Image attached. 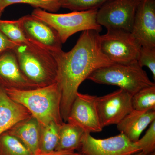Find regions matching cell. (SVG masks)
<instances>
[{
	"instance_id": "9",
	"label": "cell",
	"mask_w": 155,
	"mask_h": 155,
	"mask_svg": "<svg viewBox=\"0 0 155 155\" xmlns=\"http://www.w3.org/2000/svg\"><path fill=\"white\" fill-rule=\"evenodd\" d=\"M132 96L122 89L97 97V107L103 127L117 125L133 110Z\"/></svg>"
},
{
	"instance_id": "4",
	"label": "cell",
	"mask_w": 155,
	"mask_h": 155,
	"mask_svg": "<svg viewBox=\"0 0 155 155\" xmlns=\"http://www.w3.org/2000/svg\"><path fill=\"white\" fill-rule=\"evenodd\" d=\"M87 79L100 84L119 87L132 96L145 87L155 84L137 62L101 67L92 72Z\"/></svg>"
},
{
	"instance_id": "19",
	"label": "cell",
	"mask_w": 155,
	"mask_h": 155,
	"mask_svg": "<svg viewBox=\"0 0 155 155\" xmlns=\"http://www.w3.org/2000/svg\"><path fill=\"white\" fill-rule=\"evenodd\" d=\"M0 30L11 41L17 45H29L33 42L25 34L19 19L8 20L0 19Z\"/></svg>"
},
{
	"instance_id": "8",
	"label": "cell",
	"mask_w": 155,
	"mask_h": 155,
	"mask_svg": "<svg viewBox=\"0 0 155 155\" xmlns=\"http://www.w3.org/2000/svg\"><path fill=\"white\" fill-rule=\"evenodd\" d=\"M90 134L85 132L83 136L79 149L81 155H132L140 151L122 133L104 139Z\"/></svg>"
},
{
	"instance_id": "14",
	"label": "cell",
	"mask_w": 155,
	"mask_h": 155,
	"mask_svg": "<svg viewBox=\"0 0 155 155\" xmlns=\"http://www.w3.org/2000/svg\"><path fill=\"white\" fill-rule=\"evenodd\" d=\"M155 120V110L142 111L133 110L117 124L120 133L135 143L143 131Z\"/></svg>"
},
{
	"instance_id": "29",
	"label": "cell",
	"mask_w": 155,
	"mask_h": 155,
	"mask_svg": "<svg viewBox=\"0 0 155 155\" xmlns=\"http://www.w3.org/2000/svg\"><path fill=\"white\" fill-rule=\"evenodd\" d=\"M2 13L0 11V19H1V16H2Z\"/></svg>"
},
{
	"instance_id": "5",
	"label": "cell",
	"mask_w": 155,
	"mask_h": 155,
	"mask_svg": "<svg viewBox=\"0 0 155 155\" xmlns=\"http://www.w3.org/2000/svg\"><path fill=\"white\" fill-rule=\"evenodd\" d=\"M97 10L55 14L35 8L31 15L51 26L58 32L62 43L64 44L70 36L79 31L94 30L101 32L102 28L97 22Z\"/></svg>"
},
{
	"instance_id": "22",
	"label": "cell",
	"mask_w": 155,
	"mask_h": 155,
	"mask_svg": "<svg viewBox=\"0 0 155 155\" xmlns=\"http://www.w3.org/2000/svg\"><path fill=\"white\" fill-rule=\"evenodd\" d=\"M17 4H27L51 13L57 12L61 8L59 0H0V11L2 13L7 7Z\"/></svg>"
},
{
	"instance_id": "17",
	"label": "cell",
	"mask_w": 155,
	"mask_h": 155,
	"mask_svg": "<svg viewBox=\"0 0 155 155\" xmlns=\"http://www.w3.org/2000/svg\"><path fill=\"white\" fill-rule=\"evenodd\" d=\"M85 132L77 125L64 122L60 127L55 150L75 151L79 149Z\"/></svg>"
},
{
	"instance_id": "13",
	"label": "cell",
	"mask_w": 155,
	"mask_h": 155,
	"mask_svg": "<svg viewBox=\"0 0 155 155\" xmlns=\"http://www.w3.org/2000/svg\"><path fill=\"white\" fill-rule=\"evenodd\" d=\"M0 87L5 89L29 90L38 88L22 73L13 50L0 55Z\"/></svg>"
},
{
	"instance_id": "11",
	"label": "cell",
	"mask_w": 155,
	"mask_h": 155,
	"mask_svg": "<svg viewBox=\"0 0 155 155\" xmlns=\"http://www.w3.org/2000/svg\"><path fill=\"white\" fill-rule=\"evenodd\" d=\"M19 19L22 29L31 41L52 53L62 50L63 43L59 35L47 23L31 15H25Z\"/></svg>"
},
{
	"instance_id": "7",
	"label": "cell",
	"mask_w": 155,
	"mask_h": 155,
	"mask_svg": "<svg viewBox=\"0 0 155 155\" xmlns=\"http://www.w3.org/2000/svg\"><path fill=\"white\" fill-rule=\"evenodd\" d=\"M141 0H110L98 9L97 20L107 30L131 32L137 7Z\"/></svg>"
},
{
	"instance_id": "15",
	"label": "cell",
	"mask_w": 155,
	"mask_h": 155,
	"mask_svg": "<svg viewBox=\"0 0 155 155\" xmlns=\"http://www.w3.org/2000/svg\"><path fill=\"white\" fill-rule=\"evenodd\" d=\"M31 116L26 108L11 99L0 87V135Z\"/></svg>"
},
{
	"instance_id": "23",
	"label": "cell",
	"mask_w": 155,
	"mask_h": 155,
	"mask_svg": "<svg viewBox=\"0 0 155 155\" xmlns=\"http://www.w3.org/2000/svg\"><path fill=\"white\" fill-rule=\"evenodd\" d=\"M110 0H59L61 8L72 11H81L98 9Z\"/></svg>"
},
{
	"instance_id": "16",
	"label": "cell",
	"mask_w": 155,
	"mask_h": 155,
	"mask_svg": "<svg viewBox=\"0 0 155 155\" xmlns=\"http://www.w3.org/2000/svg\"><path fill=\"white\" fill-rule=\"evenodd\" d=\"M7 131L18 139L32 154L39 151L41 125L32 116L18 122Z\"/></svg>"
},
{
	"instance_id": "28",
	"label": "cell",
	"mask_w": 155,
	"mask_h": 155,
	"mask_svg": "<svg viewBox=\"0 0 155 155\" xmlns=\"http://www.w3.org/2000/svg\"><path fill=\"white\" fill-rule=\"evenodd\" d=\"M132 155H146L142 151H139L138 152L135 153L133 154Z\"/></svg>"
},
{
	"instance_id": "26",
	"label": "cell",
	"mask_w": 155,
	"mask_h": 155,
	"mask_svg": "<svg viewBox=\"0 0 155 155\" xmlns=\"http://www.w3.org/2000/svg\"><path fill=\"white\" fill-rule=\"evenodd\" d=\"M17 45L11 41L0 30V55L7 51L13 50Z\"/></svg>"
},
{
	"instance_id": "10",
	"label": "cell",
	"mask_w": 155,
	"mask_h": 155,
	"mask_svg": "<svg viewBox=\"0 0 155 155\" xmlns=\"http://www.w3.org/2000/svg\"><path fill=\"white\" fill-rule=\"evenodd\" d=\"M96 96L78 92L72 107L67 122L81 127L85 132H99L102 125L98 113Z\"/></svg>"
},
{
	"instance_id": "18",
	"label": "cell",
	"mask_w": 155,
	"mask_h": 155,
	"mask_svg": "<svg viewBox=\"0 0 155 155\" xmlns=\"http://www.w3.org/2000/svg\"><path fill=\"white\" fill-rule=\"evenodd\" d=\"M61 125L52 122L45 125H41L40 152L48 153L55 150Z\"/></svg>"
},
{
	"instance_id": "1",
	"label": "cell",
	"mask_w": 155,
	"mask_h": 155,
	"mask_svg": "<svg viewBox=\"0 0 155 155\" xmlns=\"http://www.w3.org/2000/svg\"><path fill=\"white\" fill-rule=\"evenodd\" d=\"M100 32L84 31L70 51L52 53L58 65L57 83L61 92V113L64 122H67L80 84L95 70L114 64L101 51Z\"/></svg>"
},
{
	"instance_id": "20",
	"label": "cell",
	"mask_w": 155,
	"mask_h": 155,
	"mask_svg": "<svg viewBox=\"0 0 155 155\" xmlns=\"http://www.w3.org/2000/svg\"><path fill=\"white\" fill-rule=\"evenodd\" d=\"M18 139L5 131L0 135V155H32Z\"/></svg>"
},
{
	"instance_id": "2",
	"label": "cell",
	"mask_w": 155,
	"mask_h": 155,
	"mask_svg": "<svg viewBox=\"0 0 155 155\" xmlns=\"http://www.w3.org/2000/svg\"><path fill=\"white\" fill-rule=\"evenodd\" d=\"M4 90L11 99L26 108L41 125L64 122L61 113V92L57 82L32 89Z\"/></svg>"
},
{
	"instance_id": "24",
	"label": "cell",
	"mask_w": 155,
	"mask_h": 155,
	"mask_svg": "<svg viewBox=\"0 0 155 155\" xmlns=\"http://www.w3.org/2000/svg\"><path fill=\"white\" fill-rule=\"evenodd\" d=\"M137 147L147 155L154 152L155 149V120L151 123L144 135L134 143Z\"/></svg>"
},
{
	"instance_id": "6",
	"label": "cell",
	"mask_w": 155,
	"mask_h": 155,
	"mask_svg": "<svg viewBox=\"0 0 155 155\" xmlns=\"http://www.w3.org/2000/svg\"><path fill=\"white\" fill-rule=\"evenodd\" d=\"M102 53L114 64H129L137 62L141 46L132 33L120 29L107 30L100 35Z\"/></svg>"
},
{
	"instance_id": "25",
	"label": "cell",
	"mask_w": 155,
	"mask_h": 155,
	"mask_svg": "<svg viewBox=\"0 0 155 155\" xmlns=\"http://www.w3.org/2000/svg\"><path fill=\"white\" fill-rule=\"evenodd\" d=\"M137 62L141 67H147L155 79V48L141 46Z\"/></svg>"
},
{
	"instance_id": "12",
	"label": "cell",
	"mask_w": 155,
	"mask_h": 155,
	"mask_svg": "<svg viewBox=\"0 0 155 155\" xmlns=\"http://www.w3.org/2000/svg\"><path fill=\"white\" fill-rule=\"evenodd\" d=\"M131 33L141 46L155 48V0H141Z\"/></svg>"
},
{
	"instance_id": "3",
	"label": "cell",
	"mask_w": 155,
	"mask_h": 155,
	"mask_svg": "<svg viewBox=\"0 0 155 155\" xmlns=\"http://www.w3.org/2000/svg\"><path fill=\"white\" fill-rule=\"evenodd\" d=\"M21 71L28 80L38 87L56 83L58 68L52 53L39 45H17L13 50Z\"/></svg>"
},
{
	"instance_id": "21",
	"label": "cell",
	"mask_w": 155,
	"mask_h": 155,
	"mask_svg": "<svg viewBox=\"0 0 155 155\" xmlns=\"http://www.w3.org/2000/svg\"><path fill=\"white\" fill-rule=\"evenodd\" d=\"M133 110H155V84L140 90L132 97Z\"/></svg>"
},
{
	"instance_id": "27",
	"label": "cell",
	"mask_w": 155,
	"mask_h": 155,
	"mask_svg": "<svg viewBox=\"0 0 155 155\" xmlns=\"http://www.w3.org/2000/svg\"><path fill=\"white\" fill-rule=\"evenodd\" d=\"M32 155H81L80 152L75 151L55 150L48 153H42L39 151Z\"/></svg>"
}]
</instances>
